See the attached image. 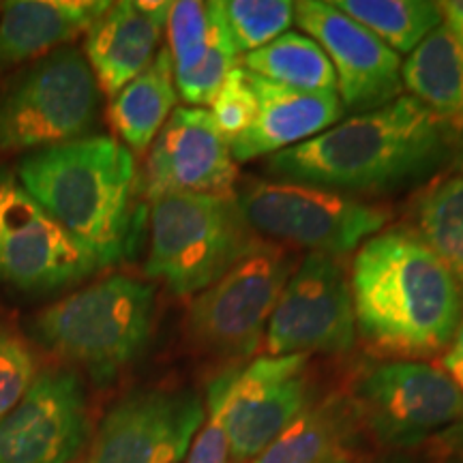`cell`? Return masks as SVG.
<instances>
[{"label":"cell","instance_id":"ac0fdd59","mask_svg":"<svg viewBox=\"0 0 463 463\" xmlns=\"http://www.w3.org/2000/svg\"><path fill=\"white\" fill-rule=\"evenodd\" d=\"M172 3L120 0L109 3L86 33V56L99 90L114 97L157 56Z\"/></svg>","mask_w":463,"mask_h":463},{"label":"cell","instance_id":"d590c367","mask_svg":"<svg viewBox=\"0 0 463 463\" xmlns=\"http://www.w3.org/2000/svg\"><path fill=\"white\" fill-rule=\"evenodd\" d=\"M3 14H5V3H0V17H3Z\"/></svg>","mask_w":463,"mask_h":463},{"label":"cell","instance_id":"6da1fadb","mask_svg":"<svg viewBox=\"0 0 463 463\" xmlns=\"http://www.w3.org/2000/svg\"><path fill=\"white\" fill-rule=\"evenodd\" d=\"M356 335L382 356L416 361L444 352L463 316V288L410 228L358 247L350 269Z\"/></svg>","mask_w":463,"mask_h":463},{"label":"cell","instance_id":"4fadbf2b","mask_svg":"<svg viewBox=\"0 0 463 463\" xmlns=\"http://www.w3.org/2000/svg\"><path fill=\"white\" fill-rule=\"evenodd\" d=\"M89 438L82 380L71 369H48L0 420V463H73Z\"/></svg>","mask_w":463,"mask_h":463},{"label":"cell","instance_id":"d6a6232c","mask_svg":"<svg viewBox=\"0 0 463 463\" xmlns=\"http://www.w3.org/2000/svg\"><path fill=\"white\" fill-rule=\"evenodd\" d=\"M438 7L442 11V24L453 33L463 52V0H447V3H438Z\"/></svg>","mask_w":463,"mask_h":463},{"label":"cell","instance_id":"ba28073f","mask_svg":"<svg viewBox=\"0 0 463 463\" xmlns=\"http://www.w3.org/2000/svg\"><path fill=\"white\" fill-rule=\"evenodd\" d=\"M297 260L283 247L262 242L213 286L191 300L187 335L206 354L239 361L264 344V333Z\"/></svg>","mask_w":463,"mask_h":463},{"label":"cell","instance_id":"4316f807","mask_svg":"<svg viewBox=\"0 0 463 463\" xmlns=\"http://www.w3.org/2000/svg\"><path fill=\"white\" fill-rule=\"evenodd\" d=\"M222 11L242 56L275 42L294 22L289 0H222Z\"/></svg>","mask_w":463,"mask_h":463},{"label":"cell","instance_id":"484cf974","mask_svg":"<svg viewBox=\"0 0 463 463\" xmlns=\"http://www.w3.org/2000/svg\"><path fill=\"white\" fill-rule=\"evenodd\" d=\"M241 61L242 54L236 48L228 22H225L222 3H217L211 43H208L206 54L194 71L174 78L176 92L189 103V108L208 106L217 97L223 80L228 78L230 71H234L239 67Z\"/></svg>","mask_w":463,"mask_h":463},{"label":"cell","instance_id":"d4e9b609","mask_svg":"<svg viewBox=\"0 0 463 463\" xmlns=\"http://www.w3.org/2000/svg\"><path fill=\"white\" fill-rule=\"evenodd\" d=\"M416 234L463 288V176L431 184L414 206Z\"/></svg>","mask_w":463,"mask_h":463},{"label":"cell","instance_id":"8fae6325","mask_svg":"<svg viewBox=\"0 0 463 463\" xmlns=\"http://www.w3.org/2000/svg\"><path fill=\"white\" fill-rule=\"evenodd\" d=\"M354 408L380 442L416 447L463 419V395L430 363L389 361L363 375Z\"/></svg>","mask_w":463,"mask_h":463},{"label":"cell","instance_id":"2e32d148","mask_svg":"<svg viewBox=\"0 0 463 463\" xmlns=\"http://www.w3.org/2000/svg\"><path fill=\"white\" fill-rule=\"evenodd\" d=\"M309 356H260L232 382L225 410L230 457L251 463L309 403Z\"/></svg>","mask_w":463,"mask_h":463},{"label":"cell","instance_id":"7a4b0ae2","mask_svg":"<svg viewBox=\"0 0 463 463\" xmlns=\"http://www.w3.org/2000/svg\"><path fill=\"white\" fill-rule=\"evenodd\" d=\"M455 133L414 97L354 114L269 159L281 181L337 194H382L425 178L449 157Z\"/></svg>","mask_w":463,"mask_h":463},{"label":"cell","instance_id":"cb8c5ba5","mask_svg":"<svg viewBox=\"0 0 463 463\" xmlns=\"http://www.w3.org/2000/svg\"><path fill=\"white\" fill-rule=\"evenodd\" d=\"M333 5L395 54H410L442 24V11L430 0H337Z\"/></svg>","mask_w":463,"mask_h":463},{"label":"cell","instance_id":"1f68e13d","mask_svg":"<svg viewBox=\"0 0 463 463\" xmlns=\"http://www.w3.org/2000/svg\"><path fill=\"white\" fill-rule=\"evenodd\" d=\"M442 372L453 380V384L459 389L463 395V316L459 324H457V331L453 335L447 350L442 356Z\"/></svg>","mask_w":463,"mask_h":463},{"label":"cell","instance_id":"52a82bcc","mask_svg":"<svg viewBox=\"0 0 463 463\" xmlns=\"http://www.w3.org/2000/svg\"><path fill=\"white\" fill-rule=\"evenodd\" d=\"M97 106L99 86L82 52H52L0 92V155L84 137Z\"/></svg>","mask_w":463,"mask_h":463},{"label":"cell","instance_id":"e0dca14e","mask_svg":"<svg viewBox=\"0 0 463 463\" xmlns=\"http://www.w3.org/2000/svg\"><path fill=\"white\" fill-rule=\"evenodd\" d=\"M256 92L258 114L239 140L230 144L236 164L281 153L320 136L344 118L339 92H309L288 89L249 73Z\"/></svg>","mask_w":463,"mask_h":463},{"label":"cell","instance_id":"3957f363","mask_svg":"<svg viewBox=\"0 0 463 463\" xmlns=\"http://www.w3.org/2000/svg\"><path fill=\"white\" fill-rule=\"evenodd\" d=\"M20 183L78 241L99 269L129 256L140 189L133 153L108 136L37 150L22 161Z\"/></svg>","mask_w":463,"mask_h":463},{"label":"cell","instance_id":"277c9868","mask_svg":"<svg viewBox=\"0 0 463 463\" xmlns=\"http://www.w3.org/2000/svg\"><path fill=\"white\" fill-rule=\"evenodd\" d=\"M155 320V288L127 275L90 283L45 307L34 337L58 358L108 382L146 347Z\"/></svg>","mask_w":463,"mask_h":463},{"label":"cell","instance_id":"ffe728a7","mask_svg":"<svg viewBox=\"0 0 463 463\" xmlns=\"http://www.w3.org/2000/svg\"><path fill=\"white\" fill-rule=\"evenodd\" d=\"M402 84L410 90V97L459 136L463 131V52L447 26L439 24L410 52L402 65Z\"/></svg>","mask_w":463,"mask_h":463},{"label":"cell","instance_id":"7c38bea8","mask_svg":"<svg viewBox=\"0 0 463 463\" xmlns=\"http://www.w3.org/2000/svg\"><path fill=\"white\" fill-rule=\"evenodd\" d=\"M204 420L187 389H146L120 399L101 420L80 463H178Z\"/></svg>","mask_w":463,"mask_h":463},{"label":"cell","instance_id":"4dcf8cb0","mask_svg":"<svg viewBox=\"0 0 463 463\" xmlns=\"http://www.w3.org/2000/svg\"><path fill=\"white\" fill-rule=\"evenodd\" d=\"M258 99L249 82V75L242 67H236L223 80L222 89L211 103V116L215 120L223 140L232 144L245 133L256 120Z\"/></svg>","mask_w":463,"mask_h":463},{"label":"cell","instance_id":"d6986e66","mask_svg":"<svg viewBox=\"0 0 463 463\" xmlns=\"http://www.w3.org/2000/svg\"><path fill=\"white\" fill-rule=\"evenodd\" d=\"M109 3L103 0H11L0 17V71L48 54L86 34Z\"/></svg>","mask_w":463,"mask_h":463},{"label":"cell","instance_id":"f1b7e54d","mask_svg":"<svg viewBox=\"0 0 463 463\" xmlns=\"http://www.w3.org/2000/svg\"><path fill=\"white\" fill-rule=\"evenodd\" d=\"M239 369L230 367L211 380L206 392L204 420L187 450V463H230V438L225 427V410L232 382Z\"/></svg>","mask_w":463,"mask_h":463},{"label":"cell","instance_id":"603a6c76","mask_svg":"<svg viewBox=\"0 0 463 463\" xmlns=\"http://www.w3.org/2000/svg\"><path fill=\"white\" fill-rule=\"evenodd\" d=\"M242 69L269 82L309 92H337V75L326 52L305 33L288 31L242 56Z\"/></svg>","mask_w":463,"mask_h":463},{"label":"cell","instance_id":"7402d4cb","mask_svg":"<svg viewBox=\"0 0 463 463\" xmlns=\"http://www.w3.org/2000/svg\"><path fill=\"white\" fill-rule=\"evenodd\" d=\"M354 403L331 395L307 403L297 419L251 463H322L341 455L356 422Z\"/></svg>","mask_w":463,"mask_h":463},{"label":"cell","instance_id":"83f0119b","mask_svg":"<svg viewBox=\"0 0 463 463\" xmlns=\"http://www.w3.org/2000/svg\"><path fill=\"white\" fill-rule=\"evenodd\" d=\"M215 3H198V0H183L172 3L167 15V39L174 78L194 71L204 58L213 34V20H215Z\"/></svg>","mask_w":463,"mask_h":463},{"label":"cell","instance_id":"9a60e30c","mask_svg":"<svg viewBox=\"0 0 463 463\" xmlns=\"http://www.w3.org/2000/svg\"><path fill=\"white\" fill-rule=\"evenodd\" d=\"M144 167V195L200 194L234 198L239 164L204 108H176L150 144Z\"/></svg>","mask_w":463,"mask_h":463},{"label":"cell","instance_id":"8992f818","mask_svg":"<svg viewBox=\"0 0 463 463\" xmlns=\"http://www.w3.org/2000/svg\"><path fill=\"white\" fill-rule=\"evenodd\" d=\"M236 204L266 242L333 258L352 253L389 222L384 206L281 178H247L236 189Z\"/></svg>","mask_w":463,"mask_h":463},{"label":"cell","instance_id":"9c48e42d","mask_svg":"<svg viewBox=\"0 0 463 463\" xmlns=\"http://www.w3.org/2000/svg\"><path fill=\"white\" fill-rule=\"evenodd\" d=\"M354 341V305L344 262L307 253L289 275L266 326V356L344 354Z\"/></svg>","mask_w":463,"mask_h":463},{"label":"cell","instance_id":"836d02e7","mask_svg":"<svg viewBox=\"0 0 463 463\" xmlns=\"http://www.w3.org/2000/svg\"><path fill=\"white\" fill-rule=\"evenodd\" d=\"M463 136V131H461ZM457 167H459L461 176H463V137H461V144H459V153H457Z\"/></svg>","mask_w":463,"mask_h":463},{"label":"cell","instance_id":"5bb4252c","mask_svg":"<svg viewBox=\"0 0 463 463\" xmlns=\"http://www.w3.org/2000/svg\"><path fill=\"white\" fill-rule=\"evenodd\" d=\"M294 20L326 52L337 75L344 109L372 112L402 97V61L367 28L345 15L333 3H294Z\"/></svg>","mask_w":463,"mask_h":463},{"label":"cell","instance_id":"e575fe53","mask_svg":"<svg viewBox=\"0 0 463 463\" xmlns=\"http://www.w3.org/2000/svg\"><path fill=\"white\" fill-rule=\"evenodd\" d=\"M322 463H352V461L347 459V457H344V455H335V457H331V459H326V461H322Z\"/></svg>","mask_w":463,"mask_h":463},{"label":"cell","instance_id":"8d00e7d4","mask_svg":"<svg viewBox=\"0 0 463 463\" xmlns=\"http://www.w3.org/2000/svg\"><path fill=\"white\" fill-rule=\"evenodd\" d=\"M395 463H397V461H395ZM399 463H402V461H399Z\"/></svg>","mask_w":463,"mask_h":463},{"label":"cell","instance_id":"30bf717a","mask_svg":"<svg viewBox=\"0 0 463 463\" xmlns=\"http://www.w3.org/2000/svg\"><path fill=\"white\" fill-rule=\"evenodd\" d=\"M99 270L97 260L0 170V283L24 292H52Z\"/></svg>","mask_w":463,"mask_h":463},{"label":"cell","instance_id":"f546056e","mask_svg":"<svg viewBox=\"0 0 463 463\" xmlns=\"http://www.w3.org/2000/svg\"><path fill=\"white\" fill-rule=\"evenodd\" d=\"M37 375L31 345L0 317V420L22 402Z\"/></svg>","mask_w":463,"mask_h":463},{"label":"cell","instance_id":"44dd1931","mask_svg":"<svg viewBox=\"0 0 463 463\" xmlns=\"http://www.w3.org/2000/svg\"><path fill=\"white\" fill-rule=\"evenodd\" d=\"M176 99L172 56L164 48L140 75H136L125 89L112 97L108 108L109 125L127 144V148L144 153L164 129Z\"/></svg>","mask_w":463,"mask_h":463},{"label":"cell","instance_id":"5b68a950","mask_svg":"<svg viewBox=\"0 0 463 463\" xmlns=\"http://www.w3.org/2000/svg\"><path fill=\"white\" fill-rule=\"evenodd\" d=\"M262 242L247 225L236 195H165L150 202L144 273L176 297H194Z\"/></svg>","mask_w":463,"mask_h":463}]
</instances>
